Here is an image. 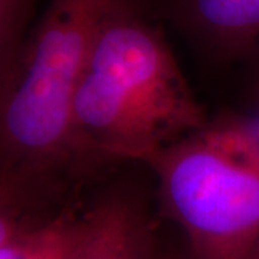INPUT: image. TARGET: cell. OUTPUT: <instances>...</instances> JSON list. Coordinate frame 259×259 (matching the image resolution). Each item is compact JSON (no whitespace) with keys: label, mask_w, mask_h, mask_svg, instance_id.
Masks as SVG:
<instances>
[{"label":"cell","mask_w":259,"mask_h":259,"mask_svg":"<svg viewBox=\"0 0 259 259\" xmlns=\"http://www.w3.org/2000/svg\"><path fill=\"white\" fill-rule=\"evenodd\" d=\"M207 121L161 30L136 0H110L74 101L81 176L125 160L146 163Z\"/></svg>","instance_id":"1"},{"label":"cell","mask_w":259,"mask_h":259,"mask_svg":"<svg viewBox=\"0 0 259 259\" xmlns=\"http://www.w3.org/2000/svg\"><path fill=\"white\" fill-rule=\"evenodd\" d=\"M110 0H51L0 93V206L64 202L79 179L72 131L78 87Z\"/></svg>","instance_id":"2"},{"label":"cell","mask_w":259,"mask_h":259,"mask_svg":"<svg viewBox=\"0 0 259 259\" xmlns=\"http://www.w3.org/2000/svg\"><path fill=\"white\" fill-rule=\"evenodd\" d=\"M146 164L163 212L185 232L190 259H248L259 238V171L192 134Z\"/></svg>","instance_id":"3"},{"label":"cell","mask_w":259,"mask_h":259,"mask_svg":"<svg viewBox=\"0 0 259 259\" xmlns=\"http://www.w3.org/2000/svg\"><path fill=\"white\" fill-rule=\"evenodd\" d=\"M94 228V203L2 206L0 259H83Z\"/></svg>","instance_id":"4"},{"label":"cell","mask_w":259,"mask_h":259,"mask_svg":"<svg viewBox=\"0 0 259 259\" xmlns=\"http://www.w3.org/2000/svg\"><path fill=\"white\" fill-rule=\"evenodd\" d=\"M168 13L213 59L232 62L259 45V0H170Z\"/></svg>","instance_id":"5"},{"label":"cell","mask_w":259,"mask_h":259,"mask_svg":"<svg viewBox=\"0 0 259 259\" xmlns=\"http://www.w3.org/2000/svg\"><path fill=\"white\" fill-rule=\"evenodd\" d=\"M95 228L83 259H164L144 206L125 192L105 194L94 203Z\"/></svg>","instance_id":"6"},{"label":"cell","mask_w":259,"mask_h":259,"mask_svg":"<svg viewBox=\"0 0 259 259\" xmlns=\"http://www.w3.org/2000/svg\"><path fill=\"white\" fill-rule=\"evenodd\" d=\"M194 134L223 156L259 171V111L223 112Z\"/></svg>","instance_id":"7"},{"label":"cell","mask_w":259,"mask_h":259,"mask_svg":"<svg viewBox=\"0 0 259 259\" xmlns=\"http://www.w3.org/2000/svg\"><path fill=\"white\" fill-rule=\"evenodd\" d=\"M36 0H0V83L8 81L29 35Z\"/></svg>","instance_id":"8"},{"label":"cell","mask_w":259,"mask_h":259,"mask_svg":"<svg viewBox=\"0 0 259 259\" xmlns=\"http://www.w3.org/2000/svg\"><path fill=\"white\" fill-rule=\"evenodd\" d=\"M252 55L259 56V45L256 47V49L253 51ZM253 98H255V105H256V108H258L259 111V72L258 75H256V81H255V87H253Z\"/></svg>","instance_id":"9"},{"label":"cell","mask_w":259,"mask_h":259,"mask_svg":"<svg viewBox=\"0 0 259 259\" xmlns=\"http://www.w3.org/2000/svg\"><path fill=\"white\" fill-rule=\"evenodd\" d=\"M248 259H259V238H258V241H256V243H255V246H253L252 252H250L249 258Z\"/></svg>","instance_id":"10"}]
</instances>
